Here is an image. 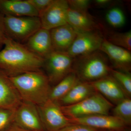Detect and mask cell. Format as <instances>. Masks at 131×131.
Listing matches in <instances>:
<instances>
[{
    "label": "cell",
    "mask_w": 131,
    "mask_h": 131,
    "mask_svg": "<svg viewBox=\"0 0 131 131\" xmlns=\"http://www.w3.org/2000/svg\"><path fill=\"white\" fill-rule=\"evenodd\" d=\"M100 50L107 58L114 69L130 73L131 51L111 43L104 38Z\"/></svg>",
    "instance_id": "11"
},
{
    "label": "cell",
    "mask_w": 131,
    "mask_h": 131,
    "mask_svg": "<svg viewBox=\"0 0 131 131\" xmlns=\"http://www.w3.org/2000/svg\"><path fill=\"white\" fill-rule=\"evenodd\" d=\"M96 92L112 104H117L127 97L117 81L111 75L91 82Z\"/></svg>",
    "instance_id": "14"
},
{
    "label": "cell",
    "mask_w": 131,
    "mask_h": 131,
    "mask_svg": "<svg viewBox=\"0 0 131 131\" xmlns=\"http://www.w3.org/2000/svg\"><path fill=\"white\" fill-rule=\"evenodd\" d=\"M22 101L9 77L0 70V108L16 110Z\"/></svg>",
    "instance_id": "15"
},
{
    "label": "cell",
    "mask_w": 131,
    "mask_h": 131,
    "mask_svg": "<svg viewBox=\"0 0 131 131\" xmlns=\"http://www.w3.org/2000/svg\"><path fill=\"white\" fill-rule=\"evenodd\" d=\"M68 2L70 8L82 12H88L91 2L89 0H69Z\"/></svg>",
    "instance_id": "26"
},
{
    "label": "cell",
    "mask_w": 131,
    "mask_h": 131,
    "mask_svg": "<svg viewBox=\"0 0 131 131\" xmlns=\"http://www.w3.org/2000/svg\"><path fill=\"white\" fill-rule=\"evenodd\" d=\"M105 17L108 24L115 28L124 26L126 21L124 12L121 8L117 7H112L108 10Z\"/></svg>",
    "instance_id": "23"
},
{
    "label": "cell",
    "mask_w": 131,
    "mask_h": 131,
    "mask_svg": "<svg viewBox=\"0 0 131 131\" xmlns=\"http://www.w3.org/2000/svg\"><path fill=\"white\" fill-rule=\"evenodd\" d=\"M4 131H29L21 128L15 122H13Z\"/></svg>",
    "instance_id": "31"
},
{
    "label": "cell",
    "mask_w": 131,
    "mask_h": 131,
    "mask_svg": "<svg viewBox=\"0 0 131 131\" xmlns=\"http://www.w3.org/2000/svg\"><path fill=\"white\" fill-rule=\"evenodd\" d=\"M9 78L23 101L39 106L49 100L50 83L47 75L41 70Z\"/></svg>",
    "instance_id": "2"
},
{
    "label": "cell",
    "mask_w": 131,
    "mask_h": 131,
    "mask_svg": "<svg viewBox=\"0 0 131 131\" xmlns=\"http://www.w3.org/2000/svg\"><path fill=\"white\" fill-rule=\"evenodd\" d=\"M96 92L91 83L79 81L58 104L60 106L74 105L82 101Z\"/></svg>",
    "instance_id": "19"
},
{
    "label": "cell",
    "mask_w": 131,
    "mask_h": 131,
    "mask_svg": "<svg viewBox=\"0 0 131 131\" xmlns=\"http://www.w3.org/2000/svg\"><path fill=\"white\" fill-rule=\"evenodd\" d=\"M37 107L44 127L47 130L58 131L73 124L58 103L49 99Z\"/></svg>",
    "instance_id": "7"
},
{
    "label": "cell",
    "mask_w": 131,
    "mask_h": 131,
    "mask_svg": "<svg viewBox=\"0 0 131 131\" xmlns=\"http://www.w3.org/2000/svg\"><path fill=\"white\" fill-rule=\"evenodd\" d=\"M26 42V47L42 58H45L53 51L50 30L44 28H40Z\"/></svg>",
    "instance_id": "17"
},
{
    "label": "cell",
    "mask_w": 131,
    "mask_h": 131,
    "mask_svg": "<svg viewBox=\"0 0 131 131\" xmlns=\"http://www.w3.org/2000/svg\"><path fill=\"white\" fill-rule=\"evenodd\" d=\"M4 17L5 15L0 13V50L4 46L5 39L7 37L5 31Z\"/></svg>",
    "instance_id": "29"
},
{
    "label": "cell",
    "mask_w": 131,
    "mask_h": 131,
    "mask_svg": "<svg viewBox=\"0 0 131 131\" xmlns=\"http://www.w3.org/2000/svg\"><path fill=\"white\" fill-rule=\"evenodd\" d=\"M113 116L122 121L126 125L131 123V100L126 98L115 105L112 109Z\"/></svg>",
    "instance_id": "22"
},
{
    "label": "cell",
    "mask_w": 131,
    "mask_h": 131,
    "mask_svg": "<svg viewBox=\"0 0 131 131\" xmlns=\"http://www.w3.org/2000/svg\"><path fill=\"white\" fill-rule=\"evenodd\" d=\"M93 2L94 5L98 7H105L112 5L113 2L110 0H95Z\"/></svg>",
    "instance_id": "30"
},
{
    "label": "cell",
    "mask_w": 131,
    "mask_h": 131,
    "mask_svg": "<svg viewBox=\"0 0 131 131\" xmlns=\"http://www.w3.org/2000/svg\"><path fill=\"white\" fill-rule=\"evenodd\" d=\"M104 33V37L111 43L131 51V31L124 32H106Z\"/></svg>",
    "instance_id": "21"
},
{
    "label": "cell",
    "mask_w": 131,
    "mask_h": 131,
    "mask_svg": "<svg viewBox=\"0 0 131 131\" xmlns=\"http://www.w3.org/2000/svg\"><path fill=\"white\" fill-rule=\"evenodd\" d=\"M98 130L90 127L80 124H73L58 131H98Z\"/></svg>",
    "instance_id": "28"
},
{
    "label": "cell",
    "mask_w": 131,
    "mask_h": 131,
    "mask_svg": "<svg viewBox=\"0 0 131 131\" xmlns=\"http://www.w3.org/2000/svg\"><path fill=\"white\" fill-rule=\"evenodd\" d=\"M37 10L39 14L45 10L53 2V0H27Z\"/></svg>",
    "instance_id": "27"
},
{
    "label": "cell",
    "mask_w": 131,
    "mask_h": 131,
    "mask_svg": "<svg viewBox=\"0 0 131 131\" xmlns=\"http://www.w3.org/2000/svg\"><path fill=\"white\" fill-rule=\"evenodd\" d=\"M69 8L67 0H53L47 8L39 14L42 28L50 30L68 24Z\"/></svg>",
    "instance_id": "9"
},
{
    "label": "cell",
    "mask_w": 131,
    "mask_h": 131,
    "mask_svg": "<svg viewBox=\"0 0 131 131\" xmlns=\"http://www.w3.org/2000/svg\"><path fill=\"white\" fill-rule=\"evenodd\" d=\"M74 60L67 52L54 51L45 59L44 66L50 84L56 85L73 71Z\"/></svg>",
    "instance_id": "6"
},
{
    "label": "cell",
    "mask_w": 131,
    "mask_h": 131,
    "mask_svg": "<svg viewBox=\"0 0 131 131\" xmlns=\"http://www.w3.org/2000/svg\"><path fill=\"white\" fill-rule=\"evenodd\" d=\"M14 122L29 131H44L37 106L22 101L15 113Z\"/></svg>",
    "instance_id": "10"
},
{
    "label": "cell",
    "mask_w": 131,
    "mask_h": 131,
    "mask_svg": "<svg viewBox=\"0 0 131 131\" xmlns=\"http://www.w3.org/2000/svg\"><path fill=\"white\" fill-rule=\"evenodd\" d=\"M70 119L72 124H82L97 130L122 131L126 126L118 119L109 115H94Z\"/></svg>",
    "instance_id": "12"
},
{
    "label": "cell",
    "mask_w": 131,
    "mask_h": 131,
    "mask_svg": "<svg viewBox=\"0 0 131 131\" xmlns=\"http://www.w3.org/2000/svg\"><path fill=\"white\" fill-rule=\"evenodd\" d=\"M0 50V70L9 77L40 70L45 59L38 56L25 45L7 37Z\"/></svg>",
    "instance_id": "1"
},
{
    "label": "cell",
    "mask_w": 131,
    "mask_h": 131,
    "mask_svg": "<svg viewBox=\"0 0 131 131\" xmlns=\"http://www.w3.org/2000/svg\"><path fill=\"white\" fill-rule=\"evenodd\" d=\"M80 81L75 73L71 72L51 88L49 100L58 103Z\"/></svg>",
    "instance_id": "20"
},
{
    "label": "cell",
    "mask_w": 131,
    "mask_h": 131,
    "mask_svg": "<svg viewBox=\"0 0 131 131\" xmlns=\"http://www.w3.org/2000/svg\"><path fill=\"white\" fill-rule=\"evenodd\" d=\"M15 111L0 108V131H4L14 122Z\"/></svg>",
    "instance_id": "25"
},
{
    "label": "cell",
    "mask_w": 131,
    "mask_h": 131,
    "mask_svg": "<svg viewBox=\"0 0 131 131\" xmlns=\"http://www.w3.org/2000/svg\"><path fill=\"white\" fill-rule=\"evenodd\" d=\"M67 23L77 32L99 30L104 33L106 31L103 26L88 12H79L70 8L68 10Z\"/></svg>",
    "instance_id": "13"
},
{
    "label": "cell",
    "mask_w": 131,
    "mask_h": 131,
    "mask_svg": "<svg viewBox=\"0 0 131 131\" xmlns=\"http://www.w3.org/2000/svg\"></svg>",
    "instance_id": "32"
},
{
    "label": "cell",
    "mask_w": 131,
    "mask_h": 131,
    "mask_svg": "<svg viewBox=\"0 0 131 131\" xmlns=\"http://www.w3.org/2000/svg\"><path fill=\"white\" fill-rule=\"evenodd\" d=\"M108 59L100 50L74 58L73 71L81 81L92 82L110 75Z\"/></svg>",
    "instance_id": "3"
},
{
    "label": "cell",
    "mask_w": 131,
    "mask_h": 131,
    "mask_svg": "<svg viewBox=\"0 0 131 131\" xmlns=\"http://www.w3.org/2000/svg\"><path fill=\"white\" fill-rule=\"evenodd\" d=\"M66 116L70 119L94 115H109L113 105L98 92L79 103L68 106H60Z\"/></svg>",
    "instance_id": "4"
},
{
    "label": "cell",
    "mask_w": 131,
    "mask_h": 131,
    "mask_svg": "<svg viewBox=\"0 0 131 131\" xmlns=\"http://www.w3.org/2000/svg\"><path fill=\"white\" fill-rule=\"evenodd\" d=\"M53 51L67 52L73 44L77 32L67 24L50 30Z\"/></svg>",
    "instance_id": "16"
},
{
    "label": "cell",
    "mask_w": 131,
    "mask_h": 131,
    "mask_svg": "<svg viewBox=\"0 0 131 131\" xmlns=\"http://www.w3.org/2000/svg\"><path fill=\"white\" fill-rule=\"evenodd\" d=\"M0 13L5 16L14 17L39 15L27 0H0Z\"/></svg>",
    "instance_id": "18"
},
{
    "label": "cell",
    "mask_w": 131,
    "mask_h": 131,
    "mask_svg": "<svg viewBox=\"0 0 131 131\" xmlns=\"http://www.w3.org/2000/svg\"><path fill=\"white\" fill-rule=\"evenodd\" d=\"M110 75L117 81L127 97L131 95V75L130 73L124 72L112 69Z\"/></svg>",
    "instance_id": "24"
},
{
    "label": "cell",
    "mask_w": 131,
    "mask_h": 131,
    "mask_svg": "<svg viewBox=\"0 0 131 131\" xmlns=\"http://www.w3.org/2000/svg\"><path fill=\"white\" fill-rule=\"evenodd\" d=\"M4 24L7 37L21 43L26 42L42 28L40 19L37 16H5Z\"/></svg>",
    "instance_id": "5"
},
{
    "label": "cell",
    "mask_w": 131,
    "mask_h": 131,
    "mask_svg": "<svg viewBox=\"0 0 131 131\" xmlns=\"http://www.w3.org/2000/svg\"><path fill=\"white\" fill-rule=\"evenodd\" d=\"M104 38V32L101 31L77 32L67 53L75 58L100 50Z\"/></svg>",
    "instance_id": "8"
}]
</instances>
